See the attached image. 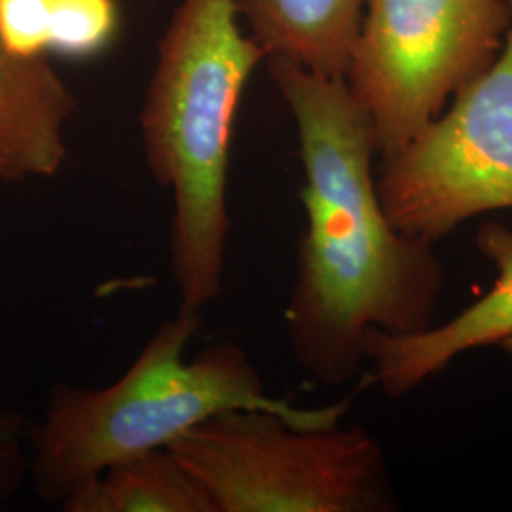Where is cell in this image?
Masks as SVG:
<instances>
[{
  "label": "cell",
  "instance_id": "obj_1",
  "mask_svg": "<svg viewBox=\"0 0 512 512\" xmlns=\"http://www.w3.org/2000/svg\"><path fill=\"white\" fill-rule=\"evenodd\" d=\"M270 76L294 116L306 228L285 308L294 361L321 385L349 382L372 329L410 336L433 327L444 291L435 243L399 232L385 215L372 158V118L346 76L270 57Z\"/></svg>",
  "mask_w": 512,
  "mask_h": 512
},
{
  "label": "cell",
  "instance_id": "obj_2",
  "mask_svg": "<svg viewBox=\"0 0 512 512\" xmlns=\"http://www.w3.org/2000/svg\"><path fill=\"white\" fill-rule=\"evenodd\" d=\"M264 59L239 27L238 0H181L158 42L141 133L152 177L173 192L169 268L181 308L202 311L222 291L232 131Z\"/></svg>",
  "mask_w": 512,
  "mask_h": 512
},
{
  "label": "cell",
  "instance_id": "obj_3",
  "mask_svg": "<svg viewBox=\"0 0 512 512\" xmlns=\"http://www.w3.org/2000/svg\"><path fill=\"white\" fill-rule=\"evenodd\" d=\"M200 325V310L181 308L116 384L93 391L55 389L35 433L38 494L63 503L112 465L167 448L228 410L272 412L302 429L332 427L348 414L349 399L315 408L274 399L234 342L213 344L184 361V349Z\"/></svg>",
  "mask_w": 512,
  "mask_h": 512
},
{
  "label": "cell",
  "instance_id": "obj_4",
  "mask_svg": "<svg viewBox=\"0 0 512 512\" xmlns=\"http://www.w3.org/2000/svg\"><path fill=\"white\" fill-rule=\"evenodd\" d=\"M217 512H389L397 497L365 427L302 429L264 410H228L167 446Z\"/></svg>",
  "mask_w": 512,
  "mask_h": 512
},
{
  "label": "cell",
  "instance_id": "obj_5",
  "mask_svg": "<svg viewBox=\"0 0 512 512\" xmlns=\"http://www.w3.org/2000/svg\"><path fill=\"white\" fill-rule=\"evenodd\" d=\"M511 0H366L349 88L387 156L484 73L511 27Z\"/></svg>",
  "mask_w": 512,
  "mask_h": 512
},
{
  "label": "cell",
  "instance_id": "obj_6",
  "mask_svg": "<svg viewBox=\"0 0 512 512\" xmlns=\"http://www.w3.org/2000/svg\"><path fill=\"white\" fill-rule=\"evenodd\" d=\"M376 184L391 224L433 243L467 220L512 209V21L494 63L450 109L382 156Z\"/></svg>",
  "mask_w": 512,
  "mask_h": 512
},
{
  "label": "cell",
  "instance_id": "obj_7",
  "mask_svg": "<svg viewBox=\"0 0 512 512\" xmlns=\"http://www.w3.org/2000/svg\"><path fill=\"white\" fill-rule=\"evenodd\" d=\"M476 249L494 264V287L454 319L418 334H366L365 361L387 397L401 399L446 370L463 353L499 346L512 334V228L497 220L478 226Z\"/></svg>",
  "mask_w": 512,
  "mask_h": 512
},
{
  "label": "cell",
  "instance_id": "obj_8",
  "mask_svg": "<svg viewBox=\"0 0 512 512\" xmlns=\"http://www.w3.org/2000/svg\"><path fill=\"white\" fill-rule=\"evenodd\" d=\"M76 97L46 55L0 40V183L54 177L67 162Z\"/></svg>",
  "mask_w": 512,
  "mask_h": 512
},
{
  "label": "cell",
  "instance_id": "obj_9",
  "mask_svg": "<svg viewBox=\"0 0 512 512\" xmlns=\"http://www.w3.org/2000/svg\"><path fill=\"white\" fill-rule=\"evenodd\" d=\"M366 0H238L251 37L270 57L327 76H346Z\"/></svg>",
  "mask_w": 512,
  "mask_h": 512
},
{
  "label": "cell",
  "instance_id": "obj_10",
  "mask_svg": "<svg viewBox=\"0 0 512 512\" xmlns=\"http://www.w3.org/2000/svg\"><path fill=\"white\" fill-rule=\"evenodd\" d=\"M69 512H217L202 480L169 448L112 465L63 501Z\"/></svg>",
  "mask_w": 512,
  "mask_h": 512
},
{
  "label": "cell",
  "instance_id": "obj_11",
  "mask_svg": "<svg viewBox=\"0 0 512 512\" xmlns=\"http://www.w3.org/2000/svg\"><path fill=\"white\" fill-rule=\"evenodd\" d=\"M116 0H55L50 52L69 57L99 54L118 33Z\"/></svg>",
  "mask_w": 512,
  "mask_h": 512
},
{
  "label": "cell",
  "instance_id": "obj_12",
  "mask_svg": "<svg viewBox=\"0 0 512 512\" xmlns=\"http://www.w3.org/2000/svg\"><path fill=\"white\" fill-rule=\"evenodd\" d=\"M55 0H0V40L19 55L50 52Z\"/></svg>",
  "mask_w": 512,
  "mask_h": 512
},
{
  "label": "cell",
  "instance_id": "obj_13",
  "mask_svg": "<svg viewBox=\"0 0 512 512\" xmlns=\"http://www.w3.org/2000/svg\"><path fill=\"white\" fill-rule=\"evenodd\" d=\"M21 429L16 414L0 410V501L18 488L25 469Z\"/></svg>",
  "mask_w": 512,
  "mask_h": 512
},
{
  "label": "cell",
  "instance_id": "obj_14",
  "mask_svg": "<svg viewBox=\"0 0 512 512\" xmlns=\"http://www.w3.org/2000/svg\"><path fill=\"white\" fill-rule=\"evenodd\" d=\"M497 348L503 349L507 355H511L512 357V334L509 336V338H505V340H503V342H501Z\"/></svg>",
  "mask_w": 512,
  "mask_h": 512
}]
</instances>
